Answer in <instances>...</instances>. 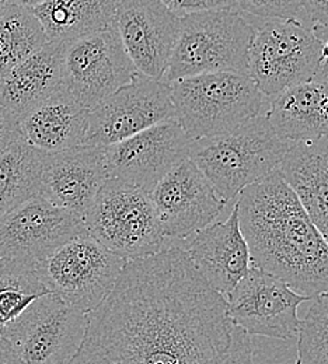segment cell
<instances>
[{"label":"cell","instance_id":"6da1fadb","mask_svg":"<svg viewBox=\"0 0 328 364\" xmlns=\"http://www.w3.org/2000/svg\"><path fill=\"white\" fill-rule=\"evenodd\" d=\"M69 364H254L250 335L177 244L128 261Z\"/></svg>","mask_w":328,"mask_h":364},{"label":"cell","instance_id":"7a4b0ae2","mask_svg":"<svg viewBox=\"0 0 328 364\" xmlns=\"http://www.w3.org/2000/svg\"><path fill=\"white\" fill-rule=\"evenodd\" d=\"M236 206L251 265L310 299L328 294V244L280 170L245 186Z\"/></svg>","mask_w":328,"mask_h":364},{"label":"cell","instance_id":"3957f363","mask_svg":"<svg viewBox=\"0 0 328 364\" xmlns=\"http://www.w3.org/2000/svg\"><path fill=\"white\" fill-rule=\"evenodd\" d=\"M289 144L261 114L225 135L192 140L188 159L229 202L245 186L280 170Z\"/></svg>","mask_w":328,"mask_h":364},{"label":"cell","instance_id":"277c9868","mask_svg":"<svg viewBox=\"0 0 328 364\" xmlns=\"http://www.w3.org/2000/svg\"><path fill=\"white\" fill-rule=\"evenodd\" d=\"M176 119L192 140L225 135L263 114L267 97L245 73L209 72L170 82Z\"/></svg>","mask_w":328,"mask_h":364},{"label":"cell","instance_id":"5b68a950","mask_svg":"<svg viewBox=\"0 0 328 364\" xmlns=\"http://www.w3.org/2000/svg\"><path fill=\"white\" fill-rule=\"evenodd\" d=\"M254 34L255 28L235 9L183 14L164 80L209 72L248 75Z\"/></svg>","mask_w":328,"mask_h":364},{"label":"cell","instance_id":"8992f818","mask_svg":"<svg viewBox=\"0 0 328 364\" xmlns=\"http://www.w3.org/2000/svg\"><path fill=\"white\" fill-rule=\"evenodd\" d=\"M83 220L89 235L127 261L166 244L150 193L117 178L104 182Z\"/></svg>","mask_w":328,"mask_h":364},{"label":"cell","instance_id":"52a82bcc","mask_svg":"<svg viewBox=\"0 0 328 364\" xmlns=\"http://www.w3.org/2000/svg\"><path fill=\"white\" fill-rule=\"evenodd\" d=\"M323 43L313 27L296 18L265 20L248 52V76L270 100L313 80L322 63Z\"/></svg>","mask_w":328,"mask_h":364},{"label":"cell","instance_id":"ba28073f","mask_svg":"<svg viewBox=\"0 0 328 364\" xmlns=\"http://www.w3.org/2000/svg\"><path fill=\"white\" fill-rule=\"evenodd\" d=\"M127 262L85 234L37 262L36 271L51 293L88 314L107 299Z\"/></svg>","mask_w":328,"mask_h":364},{"label":"cell","instance_id":"9c48e42d","mask_svg":"<svg viewBox=\"0 0 328 364\" xmlns=\"http://www.w3.org/2000/svg\"><path fill=\"white\" fill-rule=\"evenodd\" d=\"M138 76L117 28L63 43L62 87L89 109Z\"/></svg>","mask_w":328,"mask_h":364},{"label":"cell","instance_id":"30bf717a","mask_svg":"<svg viewBox=\"0 0 328 364\" xmlns=\"http://www.w3.org/2000/svg\"><path fill=\"white\" fill-rule=\"evenodd\" d=\"M86 332V314L47 293L0 333L27 364H69Z\"/></svg>","mask_w":328,"mask_h":364},{"label":"cell","instance_id":"8fae6325","mask_svg":"<svg viewBox=\"0 0 328 364\" xmlns=\"http://www.w3.org/2000/svg\"><path fill=\"white\" fill-rule=\"evenodd\" d=\"M173 118L170 83L139 75L90 109L83 144L105 147Z\"/></svg>","mask_w":328,"mask_h":364},{"label":"cell","instance_id":"7c38bea8","mask_svg":"<svg viewBox=\"0 0 328 364\" xmlns=\"http://www.w3.org/2000/svg\"><path fill=\"white\" fill-rule=\"evenodd\" d=\"M226 300L231 317L247 335L289 341L300 329L299 307L312 299L251 265Z\"/></svg>","mask_w":328,"mask_h":364},{"label":"cell","instance_id":"4fadbf2b","mask_svg":"<svg viewBox=\"0 0 328 364\" xmlns=\"http://www.w3.org/2000/svg\"><path fill=\"white\" fill-rule=\"evenodd\" d=\"M192 139L173 118L105 146L110 178L152 193L154 186L189 157Z\"/></svg>","mask_w":328,"mask_h":364},{"label":"cell","instance_id":"5bb4252c","mask_svg":"<svg viewBox=\"0 0 328 364\" xmlns=\"http://www.w3.org/2000/svg\"><path fill=\"white\" fill-rule=\"evenodd\" d=\"M85 234L83 219L38 195L0 218V258L36 265Z\"/></svg>","mask_w":328,"mask_h":364},{"label":"cell","instance_id":"9a60e30c","mask_svg":"<svg viewBox=\"0 0 328 364\" xmlns=\"http://www.w3.org/2000/svg\"><path fill=\"white\" fill-rule=\"evenodd\" d=\"M150 196L166 240H184L209 226L228 203L189 159L159 182Z\"/></svg>","mask_w":328,"mask_h":364},{"label":"cell","instance_id":"2e32d148","mask_svg":"<svg viewBox=\"0 0 328 364\" xmlns=\"http://www.w3.org/2000/svg\"><path fill=\"white\" fill-rule=\"evenodd\" d=\"M180 17L160 0H121L115 28L139 75L164 79L176 44Z\"/></svg>","mask_w":328,"mask_h":364},{"label":"cell","instance_id":"e0dca14e","mask_svg":"<svg viewBox=\"0 0 328 364\" xmlns=\"http://www.w3.org/2000/svg\"><path fill=\"white\" fill-rule=\"evenodd\" d=\"M108 178L105 147L80 144L46 153L40 195L55 206L85 219Z\"/></svg>","mask_w":328,"mask_h":364},{"label":"cell","instance_id":"ac0fdd59","mask_svg":"<svg viewBox=\"0 0 328 364\" xmlns=\"http://www.w3.org/2000/svg\"><path fill=\"white\" fill-rule=\"evenodd\" d=\"M191 262L205 280L225 297L247 274L251 257L238 223L237 206L218 223H211L198 232L180 240Z\"/></svg>","mask_w":328,"mask_h":364},{"label":"cell","instance_id":"d6986e66","mask_svg":"<svg viewBox=\"0 0 328 364\" xmlns=\"http://www.w3.org/2000/svg\"><path fill=\"white\" fill-rule=\"evenodd\" d=\"M90 109L63 87L18 118L23 137L44 153L83 144Z\"/></svg>","mask_w":328,"mask_h":364},{"label":"cell","instance_id":"ffe728a7","mask_svg":"<svg viewBox=\"0 0 328 364\" xmlns=\"http://www.w3.org/2000/svg\"><path fill=\"white\" fill-rule=\"evenodd\" d=\"M265 117L277 135L289 141L328 137V82L313 79L270 98Z\"/></svg>","mask_w":328,"mask_h":364},{"label":"cell","instance_id":"44dd1931","mask_svg":"<svg viewBox=\"0 0 328 364\" xmlns=\"http://www.w3.org/2000/svg\"><path fill=\"white\" fill-rule=\"evenodd\" d=\"M280 171L328 244V137L290 143Z\"/></svg>","mask_w":328,"mask_h":364},{"label":"cell","instance_id":"7402d4cb","mask_svg":"<svg viewBox=\"0 0 328 364\" xmlns=\"http://www.w3.org/2000/svg\"><path fill=\"white\" fill-rule=\"evenodd\" d=\"M63 43L47 46L0 75V105L20 118L62 87Z\"/></svg>","mask_w":328,"mask_h":364},{"label":"cell","instance_id":"603a6c76","mask_svg":"<svg viewBox=\"0 0 328 364\" xmlns=\"http://www.w3.org/2000/svg\"><path fill=\"white\" fill-rule=\"evenodd\" d=\"M121 0H44L31 7L49 43H68L79 37L115 28Z\"/></svg>","mask_w":328,"mask_h":364},{"label":"cell","instance_id":"cb8c5ba5","mask_svg":"<svg viewBox=\"0 0 328 364\" xmlns=\"http://www.w3.org/2000/svg\"><path fill=\"white\" fill-rule=\"evenodd\" d=\"M44 157L24 137L0 153V218L41 193Z\"/></svg>","mask_w":328,"mask_h":364},{"label":"cell","instance_id":"d4e9b609","mask_svg":"<svg viewBox=\"0 0 328 364\" xmlns=\"http://www.w3.org/2000/svg\"><path fill=\"white\" fill-rule=\"evenodd\" d=\"M48 43L43 24L30 7L4 3L0 13V75Z\"/></svg>","mask_w":328,"mask_h":364},{"label":"cell","instance_id":"484cf974","mask_svg":"<svg viewBox=\"0 0 328 364\" xmlns=\"http://www.w3.org/2000/svg\"><path fill=\"white\" fill-rule=\"evenodd\" d=\"M47 293L34 264L0 258V333Z\"/></svg>","mask_w":328,"mask_h":364},{"label":"cell","instance_id":"4316f807","mask_svg":"<svg viewBox=\"0 0 328 364\" xmlns=\"http://www.w3.org/2000/svg\"><path fill=\"white\" fill-rule=\"evenodd\" d=\"M312 301L297 333L295 364H328V294Z\"/></svg>","mask_w":328,"mask_h":364},{"label":"cell","instance_id":"83f0119b","mask_svg":"<svg viewBox=\"0 0 328 364\" xmlns=\"http://www.w3.org/2000/svg\"><path fill=\"white\" fill-rule=\"evenodd\" d=\"M236 9L263 20L296 18L302 0H236Z\"/></svg>","mask_w":328,"mask_h":364},{"label":"cell","instance_id":"f1b7e54d","mask_svg":"<svg viewBox=\"0 0 328 364\" xmlns=\"http://www.w3.org/2000/svg\"><path fill=\"white\" fill-rule=\"evenodd\" d=\"M179 16L205 11V10H228L236 9V0H160Z\"/></svg>","mask_w":328,"mask_h":364},{"label":"cell","instance_id":"f546056e","mask_svg":"<svg viewBox=\"0 0 328 364\" xmlns=\"http://www.w3.org/2000/svg\"><path fill=\"white\" fill-rule=\"evenodd\" d=\"M21 137L18 118L0 105V153Z\"/></svg>","mask_w":328,"mask_h":364},{"label":"cell","instance_id":"4dcf8cb0","mask_svg":"<svg viewBox=\"0 0 328 364\" xmlns=\"http://www.w3.org/2000/svg\"><path fill=\"white\" fill-rule=\"evenodd\" d=\"M302 7L316 27H328V0H302Z\"/></svg>","mask_w":328,"mask_h":364},{"label":"cell","instance_id":"1f68e13d","mask_svg":"<svg viewBox=\"0 0 328 364\" xmlns=\"http://www.w3.org/2000/svg\"><path fill=\"white\" fill-rule=\"evenodd\" d=\"M312 26V24H310ZM316 36L322 40L323 43V52H322V63L319 68V72L314 79L319 80H327L328 82V27H316L312 26Z\"/></svg>","mask_w":328,"mask_h":364},{"label":"cell","instance_id":"d6a6232c","mask_svg":"<svg viewBox=\"0 0 328 364\" xmlns=\"http://www.w3.org/2000/svg\"><path fill=\"white\" fill-rule=\"evenodd\" d=\"M0 364H27L16 352L13 345L0 335Z\"/></svg>","mask_w":328,"mask_h":364},{"label":"cell","instance_id":"836d02e7","mask_svg":"<svg viewBox=\"0 0 328 364\" xmlns=\"http://www.w3.org/2000/svg\"><path fill=\"white\" fill-rule=\"evenodd\" d=\"M6 3H14V4H18V6H24V7H34L40 3H43L44 0H4Z\"/></svg>","mask_w":328,"mask_h":364},{"label":"cell","instance_id":"e575fe53","mask_svg":"<svg viewBox=\"0 0 328 364\" xmlns=\"http://www.w3.org/2000/svg\"><path fill=\"white\" fill-rule=\"evenodd\" d=\"M4 0H0V13H1V10H3V6H4Z\"/></svg>","mask_w":328,"mask_h":364}]
</instances>
